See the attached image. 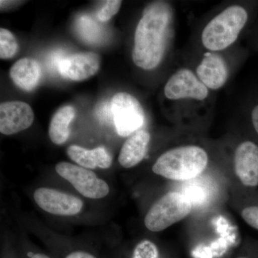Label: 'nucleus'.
Returning a JSON list of instances; mask_svg holds the SVG:
<instances>
[{"instance_id":"1","label":"nucleus","mask_w":258,"mask_h":258,"mask_svg":"<svg viewBox=\"0 0 258 258\" xmlns=\"http://www.w3.org/2000/svg\"><path fill=\"white\" fill-rule=\"evenodd\" d=\"M171 20L167 3L157 2L144 10L134 35L132 59L136 66L144 70L159 66L165 55Z\"/></svg>"},{"instance_id":"2","label":"nucleus","mask_w":258,"mask_h":258,"mask_svg":"<svg viewBox=\"0 0 258 258\" xmlns=\"http://www.w3.org/2000/svg\"><path fill=\"white\" fill-rule=\"evenodd\" d=\"M208 153L198 146L174 148L161 154L153 165V172L174 181L198 177L208 166Z\"/></svg>"},{"instance_id":"3","label":"nucleus","mask_w":258,"mask_h":258,"mask_svg":"<svg viewBox=\"0 0 258 258\" xmlns=\"http://www.w3.org/2000/svg\"><path fill=\"white\" fill-rule=\"evenodd\" d=\"M250 14L245 7L231 5L212 19L204 28L202 42L211 52L225 50L235 42L248 23Z\"/></svg>"},{"instance_id":"4","label":"nucleus","mask_w":258,"mask_h":258,"mask_svg":"<svg viewBox=\"0 0 258 258\" xmlns=\"http://www.w3.org/2000/svg\"><path fill=\"white\" fill-rule=\"evenodd\" d=\"M191 211V204L183 194L168 192L153 205L144 219L148 230L157 232L187 217Z\"/></svg>"},{"instance_id":"5","label":"nucleus","mask_w":258,"mask_h":258,"mask_svg":"<svg viewBox=\"0 0 258 258\" xmlns=\"http://www.w3.org/2000/svg\"><path fill=\"white\" fill-rule=\"evenodd\" d=\"M111 104L115 129L120 137H128L143 126L145 113L135 97L128 93H116Z\"/></svg>"},{"instance_id":"6","label":"nucleus","mask_w":258,"mask_h":258,"mask_svg":"<svg viewBox=\"0 0 258 258\" xmlns=\"http://www.w3.org/2000/svg\"><path fill=\"white\" fill-rule=\"evenodd\" d=\"M55 171L86 198L101 199L109 193V186L106 181L90 169L62 161L56 165Z\"/></svg>"},{"instance_id":"7","label":"nucleus","mask_w":258,"mask_h":258,"mask_svg":"<svg viewBox=\"0 0 258 258\" xmlns=\"http://www.w3.org/2000/svg\"><path fill=\"white\" fill-rule=\"evenodd\" d=\"M164 92L167 99L175 101H204L209 96L208 88L189 69H181L176 71L166 82Z\"/></svg>"},{"instance_id":"8","label":"nucleus","mask_w":258,"mask_h":258,"mask_svg":"<svg viewBox=\"0 0 258 258\" xmlns=\"http://www.w3.org/2000/svg\"><path fill=\"white\" fill-rule=\"evenodd\" d=\"M33 197L42 210L52 215L73 216L80 213L83 207L81 199L50 188H38Z\"/></svg>"},{"instance_id":"9","label":"nucleus","mask_w":258,"mask_h":258,"mask_svg":"<svg viewBox=\"0 0 258 258\" xmlns=\"http://www.w3.org/2000/svg\"><path fill=\"white\" fill-rule=\"evenodd\" d=\"M236 175L245 187L258 186V144L253 141L241 142L235 152Z\"/></svg>"},{"instance_id":"10","label":"nucleus","mask_w":258,"mask_h":258,"mask_svg":"<svg viewBox=\"0 0 258 258\" xmlns=\"http://www.w3.org/2000/svg\"><path fill=\"white\" fill-rule=\"evenodd\" d=\"M100 64L101 59L98 54L79 52L62 58L57 71L64 79L82 81L94 76L99 70Z\"/></svg>"},{"instance_id":"11","label":"nucleus","mask_w":258,"mask_h":258,"mask_svg":"<svg viewBox=\"0 0 258 258\" xmlns=\"http://www.w3.org/2000/svg\"><path fill=\"white\" fill-rule=\"evenodd\" d=\"M31 106L23 101H8L0 105V132L13 135L28 128L33 123Z\"/></svg>"},{"instance_id":"12","label":"nucleus","mask_w":258,"mask_h":258,"mask_svg":"<svg viewBox=\"0 0 258 258\" xmlns=\"http://www.w3.org/2000/svg\"><path fill=\"white\" fill-rule=\"evenodd\" d=\"M196 75L208 89L216 91L223 87L227 82L228 67L221 55L216 52H208L198 64Z\"/></svg>"},{"instance_id":"13","label":"nucleus","mask_w":258,"mask_h":258,"mask_svg":"<svg viewBox=\"0 0 258 258\" xmlns=\"http://www.w3.org/2000/svg\"><path fill=\"white\" fill-rule=\"evenodd\" d=\"M151 135L145 130L132 134L120 149L118 161L123 167L129 169L138 165L147 155Z\"/></svg>"},{"instance_id":"14","label":"nucleus","mask_w":258,"mask_h":258,"mask_svg":"<svg viewBox=\"0 0 258 258\" xmlns=\"http://www.w3.org/2000/svg\"><path fill=\"white\" fill-rule=\"evenodd\" d=\"M41 73L38 62L29 57L17 61L10 71V77L15 84L28 92L37 87L41 78Z\"/></svg>"},{"instance_id":"15","label":"nucleus","mask_w":258,"mask_h":258,"mask_svg":"<svg viewBox=\"0 0 258 258\" xmlns=\"http://www.w3.org/2000/svg\"><path fill=\"white\" fill-rule=\"evenodd\" d=\"M67 154L71 160L86 169H93L96 167L108 169L112 164L111 154L103 147L89 150L80 146H70Z\"/></svg>"},{"instance_id":"16","label":"nucleus","mask_w":258,"mask_h":258,"mask_svg":"<svg viewBox=\"0 0 258 258\" xmlns=\"http://www.w3.org/2000/svg\"><path fill=\"white\" fill-rule=\"evenodd\" d=\"M76 115L74 107H62L52 117L49 126L48 134L52 143L61 145L69 139V125Z\"/></svg>"},{"instance_id":"17","label":"nucleus","mask_w":258,"mask_h":258,"mask_svg":"<svg viewBox=\"0 0 258 258\" xmlns=\"http://www.w3.org/2000/svg\"><path fill=\"white\" fill-rule=\"evenodd\" d=\"M18 50V44L14 35L7 29L0 28V58H12Z\"/></svg>"},{"instance_id":"18","label":"nucleus","mask_w":258,"mask_h":258,"mask_svg":"<svg viewBox=\"0 0 258 258\" xmlns=\"http://www.w3.org/2000/svg\"><path fill=\"white\" fill-rule=\"evenodd\" d=\"M157 246L152 241L144 240L134 247L131 258H159Z\"/></svg>"},{"instance_id":"19","label":"nucleus","mask_w":258,"mask_h":258,"mask_svg":"<svg viewBox=\"0 0 258 258\" xmlns=\"http://www.w3.org/2000/svg\"><path fill=\"white\" fill-rule=\"evenodd\" d=\"M122 1H120V0L107 1L104 6L98 11V14H97L98 20L102 23H106L111 20L114 15L118 13Z\"/></svg>"},{"instance_id":"20","label":"nucleus","mask_w":258,"mask_h":258,"mask_svg":"<svg viewBox=\"0 0 258 258\" xmlns=\"http://www.w3.org/2000/svg\"><path fill=\"white\" fill-rule=\"evenodd\" d=\"M241 216L246 223L258 230V203L244 207L241 212Z\"/></svg>"},{"instance_id":"21","label":"nucleus","mask_w":258,"mask_h":258,"mask_svg":"<svg viewBox=\"0 0 258 258\" xmlns=\"http://www.w3.org/2000/svg\"><path fill=\"white\" fill-rule=\"evenodd\" d=\"M96 113L97 117L102 121L110 122L111 120H113L111 104H109L108 102H103L97 106Z\"/></svg>"},{"instance_id":"22","label":"nucleus","mask_w":258,"mask_h":258,"mask_svg":"<svg viewBox=\"0 0 258 258\" xmlns=\"http://www.w3.org/2000/svg\"><path fill=\"white\" fill-rule=\"evenodd\" d=\"M62 258H98L96 254L92 253L86 249H72L66 252Z\"/></svg>"},{"instance_id":"23","label":"nucleus","mask_w":258,"mask_h":258,"mask_svg":"<svg viewBox=\"0 0 258 258\" xmlns=\"http://www.w3.org/2000/svg\"><path fill=\"white\" fill-rule=\"evenodd\" d=\"M249 120L254 134L258 137V103H255L251 108L249 112Z\"/></svg>"},{"instance_id":"24","label":"nucleus","mask_w":258,"mask_h":258,"mask_svg":"<svg viewBox=\"0 0 258 258\" xmlns=\"http://www.w3.org/2000/svg\"><path fill=\"white\" fill-rule=\"evenodd\" d=\"M25 257L27 258H52L48 254L41 252H35V251L28 250L25 253Z\"/></svg>"},{"instance_id":"25","label":"nucleus","mask_w":258,"mask_h":258,"mask_svg":"<svg viewBox=\"0 0 258 258\" xmlns=\"http://www.w3.org/2000/svg\"><path fill=\"white\" fill-rule=\"evenodd\" d=\"M238 258H249V257H238Z\"/></svg>"},{"instance_id":"26","label":"nucleus","mask_w":258,"mask_h":258,"mask_svg":"<svg viewBox=\"0 0 258 258\" xmlns=\"http://www.w3.org/2000/svg\"><path fill=\"white\" fill-rule=\"evenodd\" d=\"M7 258H12V257H9V255H8V257H7Z\"/></svg>"}]
</instances>
